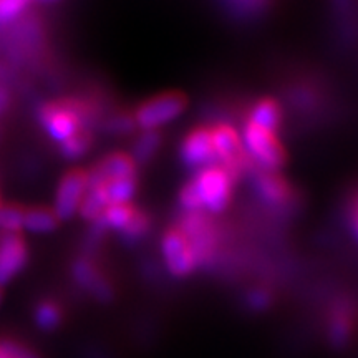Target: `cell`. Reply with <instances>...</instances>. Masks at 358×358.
<instances>
[{
	"label": "cell",
	"instance_id": "obj_2",
	"mask_svg": "<svg viewBox=\"0 0 358 358\" xmlns=\"http://www.w3.org/2000/svg\"><path fill=\"white\" fill-rule=\"evenodd\" d=\"M211 127L214 150H216L219 166H222L236 182L248 176L254 161L245 151L243 136L227 122H216Z\"/></svg>",
	"mask_w": 358,
	"mask_h": 358
},
{
	"label": "cell",
	"instance_id": "obj_29",
	"mask_svg": "<svg viewBox=\"0 0 358 358\" xmlns=\"http://www.w3.org/2000/svg\"><path fill=\"white\" fill-rule=\"evenodd\" d=\"M236 6L243 10H256L264 6V0H234Z\"/></svg>",
	"mask_w": 358,
	"mask_h": 358
},
{
	"label": "cell",
	"instance_id": "obj_1",
	"mask_svg": "<svg viewBox=\"0 0 358 358\" xmlns=\"http://www.w3.org/2000/svg\"><path fill=\"white\" fill-rule=\"evenodd\" d=\"M37 118L52 140L64 143L80 129H92L100 123V108L83 98H62L38 106Z\"/></svg>",
	"mask_w": 358,
	"mask_h": 358
},
{
	"label": "cell",
	"instance_id": "obj_15",
	"mask_svg": "<svg viewBox=\"0 0 358 358\" xmlns=\"http://www.w3.org/2000/svg\"><path fill=\"white\" fill-rule=\"evenodd\" d=\"M248 120L268 131L277 133L284 122V113H282L280 103L275 98L262 96L250 105Z\"/></svg>",
	"mask_w": 358,
	"mask_h": 358
},
{
	"label": "cell",
	"instance_id": "obj_21",
	"mask_svg": "<svg viewBox=\"0 0 358 358\" xmlns=\"http://www.w3.org/2000/svg\"><path fill=\"white\" fill-rule=\"evenodd\" d=\"M108 206V199H106L101 186H88V191L85 194L82 204H80L78 213L85 221L95 222Z\"/></svg>",
	"mask_w": 358,
	"mask_h": 358
},
{
	"label": "cell",
	"instance_id": "obj_25",
	"mask_svg": "<svg viewBox=\"0 0 358 358\" xmlns=\"http://www.w3.org/2000/svg\"><path fill=\"white\" fill-rule=\"evenodd\" d=\"M178 203L181 206L182 211L194 213V211H204L203 199H201L198 185H196L194 178H189L182 185L181 189L178 192Z\"/></svg>",
	"mask_w": 358,
	"mask_h": 358
},
{
	"label": "cell",
	"instance_id": "obj_32",
	"mask_svg": "<svg viewBox=\"0 0 358 358\" xmlns=\"http://www.w3.org/2000/svg\"><path fill=\"white\" fill-rule=\"evenodd\" d=\"M0 358H7V355H6V353H3L2 348H0Z\"/></svg>",
	"mask_w": 358,
	"mask_h": 358
},
{
	"label": "cell",
	"instance_id": "obj_35",
	"mask_svg": "<svg viewBox=\"0 0 358 358\" xmlns=\"http://www.w3.org/2000/svg\"><path fill=\"white\" fill-rule=\"evenodd\" d=\"M0 206H2V204H0Z\"/></svg>",
	"mask_w": 358,
	"mask_h": 358
},
{
	"label": "cell",
	"instance_id": "obj_9",
	"mask_svg": "<svg viewBox=\"0 0 358 358\" xmlns=\"http://www.w3.org/2000/svg\"><path fill=\"white\" fill-rule=\"evenodd\" d=\"M179 159L192 174L219 164L209 124H198L185 134L179 145Z\"/></svg>",
	"mask_w": 358,
	"mask_h": 358
},
{
	"label": "cell",
	"instance_id": "obj_27",
	"mask_svg": "<svg viewBox=\"0 0 358 358\" xmlns=\"http://www.w3.org/2000/svg\"><path fill=\"white\" fill-rule=\"evenodd\" d=\"M245 303L254 312H264L272 303V294L267 289H252L245 297Z\"/></svg>",
	"mask_w": 358,
	"mask_h": 358
},
{
	"label": "cell",
	"instance_id": "obj_12",
	"mask_svg": "<svg viewBox=\"0 0 358 358\" xmlns=\"http://www.w3.org/2000/svg\"><path fill=\"white\" fill-rule=\"evenodd\" d=\"M29 261V248L20 234L0 237V287L24 271Z\"/></svg>",
	"mask_w": 358,
	"mask_h": 358
},
{
	"label": "cell",
	"instance_id": "obj_6",
	"mask_svg": "<svg viewBox=\"0 0 358 358\" xmlns=\"http://www.w3.org/2000/svg\"><path fill=\"white\" fill-rule=\"evenodd\" d=\"M192 178L198 185L206 213L213 216V214H221L229 208L234 199V187L237 182L226 169L219 164H214V166L194 173Z\"/></svg>",
	"mask_w": 358,
	"mask_h": 358
},
{
	"label": "cell",
	"instance_id": "obj_22",
	"mask_svg": "<svg viewBox=\"0 0 358 358\" xmlns=\"http://www.w3.org/2000/svg\"><path fill=\"white\" fill-rule=\"evenodd\" d=\"M34 320L40 330L53 332L64 320V310H62V307L55 301H42L35 307Z\"/></svg>",
	"mask_w": 358,
	"mask_h": 358
},
{
	"label": "cell",
	"instance_id": "obj_19",
	"mask_svg": "<svg viewBox=\"0 0 358 358\" xmlns=\"http://www.w3.org/2000/svg\"><path fill=\"white\" fill-rule=\"evenodd\" d=\"M60 219L48 208H30L25 209L24 216V229L34 234H47V232L55 231Z\"/></svg>",
	"mask_w": 358,
	"mask_h": 358
},
{
	"label": "cell",
	"instance_id": "obj_14",
	"mask_svg": "<svg viewBox=\"0 0 358 358\" xmlns=\"http://www.w3.org/2000/svg\"><path fill=\"white\" fill-rule=\"evenodd\" d=\"M355 334V310L347 302L340 301L332 307L327 320V338L330 345L343 348L350 343Z\"/></svg>",
	"mask_w": 358,
	"mask_h": 358
},
{
	"label": "cell",
	"instance_id": "obj_5",
	"mask_svg": "<svg viewBox=\"0 0 358 358\" xmlns=\"http://www.w3.org/2000/svg\"><path fill=\"white\" fill-rule=\"evenodd\" d=\"M243 143L249 158L264 169L279 171L287 164V151L282 145L277 133L259 127V124L245 120L243 128Z\"/></svg>",
	"mask_w": 358,
	"mask_h": 358
},
{
	"label": "cell",
	"instance_id": "obj_30",
	"mask_svg": "<svg viewBox=\"0 0 358 358\" xmlns=\"http://www.w3.org/2000/svg\"><path fill=\"white\" fill-rule=\"evenodd\" d=\"M348 219H350V227H352L353 234H355V237L358 239V211L355 208H352L350 216H348Z\"/></svg>",
	"mask_w": 358,
	"mask_h": 358
},
{
	"label": "cell",
	"instance_id": "obj_11",
	"mask_svg": "<svg viewBox=\"0 0 358 358\" xmlns=\"http://www.w3.org/2000/svg\"><path fill=\"white\" fill-rule=\"evenodd\" d=\"M71 277L77 282L80 289L95 297L98 302L108 303L113 301L115 289L111 282L106 279L96 264L88 257H80L71 266Z\"/></svg>",
	"mask_w": 358,
	"mask_h": 358
},
{
	"label": "cell",
	"instance_id": "obj_16",
	"mask_svg": "<svg viewBox=\"0 0 358 358\" xmlns=\"http://www.w3.org/2000/svg\"><path fill=\"white\" fill-rule=\"evenodd\" d=\"M161 145H163V133L159 129H146L134 138L129 156L136 166H146L158 155Z\"/></svg>",
	"mask_w": 358,
	"mask_h": 358
},
{
	"label": "cell",
	"instance_id": "obj_13",
	"mask_svg": "<svg viewBox=\"0 0 358 358\" xmlns=\"http://www.w3.org/2000/svg\"><path fill=\"white\" fill-rule=\"evenodd\" d=\"M90 185H100V182L111 181V179L122 178H138V166L129 153L115 151L106 155L88 171Z\"/></svg>",
	"mask_w": 358,
	"mask_h": 358
},
{
	"label": "cell",
	"instance_id": "obj_26",
	"mask_svg": "<svg viewBox=\"0 0 358 358\" xmlns=\"http://www.w3.org/2000/svg\"><path fill=\"white\" fill-rule=\"evenodd\" d=\"M32 0H0V25L8 24L24 13Z\"/></svg>",
	"mask_w": 358,
	"mask_h": 358
},
{
	"label": "cell",
	"instance_id": "obj_34",
	"mask_svg": "<svg viewBox=\"0 0 358 358\" xmlns=\"http://www.w3.org/2000/svg\"><path fill=\"white\" fill-rule=\"evenodd\" d=\"M0 302H2V290H0Z\"/></svg>",
	"mask_w": 358,
	"mask_h": 358
},
{
	"label": "cell",
	"instance_id": "obj_18",
	"mask_svg": "<svg viewBox=\"0 0 358 358\" xmlns=\"http://www.w3.org/2000/svg\"><path fill=\"white\" fill-rule=\"evenodd\" d=\"M151 227H153V217H151V214L148 213L146 209L136 206L129 222L123 227L122 232H118V234L123 239V243L133 245L145 239V237L150 234Z\"/></svg>",
	"mask_w": 358,
	"mask_h": 358
},
{
	"label": "cell",
	"instance_id": "obj_17",
	"mask_svg": "<svg viewBox=\"0 0 358 358\" xmlns=\"http://www.w3.org/2000/svg\"><path fill=\"white\" fill-rule=\"evenodd\" d=\"M88 186H101L105 191L108 204H127L131 203V199L136 194L140 181L138 178H122L111 179V181L100 182V185H88Z\"/></svg>",
	"mask_w": 358,
	"mask_h": 358
},
{
	"label": "cell",
	"instance_id": "obj_33",
	"mask_svg": "<svg viewBox=\"0 0 358 358\" xmlns=\"http://www.w3.org/2000/svg\"><path fill=\"white\" fill-rule=\"evenodd\" d=\"M353 208H355L357 211H358V196H357V199H355V204H353Z\"/></svg>",
	"mask_w": 358,
	"mask_h": 358
},
{
	"label": "cell",
	"instance_id": "obj_24",
	"mask_svg": "<svg viewBox=\"0 0 358 358\" xmlns=\"http://www.w3.org/2000/svg\"><path fill=\"white\" fill-rule=\"evenodd\" d=\"M25 209L17 204L0 206V229L6 234H19L24 229Z\"/></svg>",
	"mask_w": 358,
	"mask_h": 358
},
{
	"label": "cell",
	"instance_id": "obj_20",
	"mask_svg": "<svg viewBox=\"0 0 358 358\" xmlns=\"http://www.w3.org/2000/svg\"><path fill=\"white\" fill-rule=\"evenodd\" d=\"M93 141H95L93 129H80L78 133H75L73 136L69 138V140L60 143L58 151H60L62 158L64 159L75 161V159L83 158V156L92 150Z\"/></svg>",
	"mask_w": 358,
	"mask_h": 358
},
{
	"label": "cell",
	"instance_id": "obj_4",
	"mask_svg": "<svg viewBox=\"0 0 358 358\" xmlns=\"http://www.w3.org/2000/svg\"><path fill=\"white\" fill-rule=\"evenodd\" d=\"M252 182L257 198L275 213H292L299 204V194L294 189L289 179L282 176L279 171H268L257 166L250 168L248 173Z\"/></svg>",
	"mask_w": 358,
	"mask_h": 358
},
{
	"label": "cell",
	"instance_id": "obj_23",
	"mask_svg": "<svg viewBox=\"0 0 358 358\" xmlns=\"http://www.w3.org/2000/svg\"><path fill=\"white\" fill-rule=\"evenodd\" d=\"M136 122L131 111H115L100 122L101 131L115 134V136H124V134H131L136 131Z\"/></svg>",
	"mask_w": 358,
	"mask_h": 358
},
{
	"label": "cell",
	"instance_id": "obj_7",
	"mask_svg": "<svg viewBox=\"0 0 358 358\" xmlns=\"http://www.w3.org/2000/svg\"><path fill=\"white\" fill-rule=\"evenodd\" d=\"M187 108V98L181 92H168L148 98L136 110L133 111L134 122L141 131L146 129H158L163 124H168L178 116L185 113Z\"/></svg>",
	"mask_w": 358,
	"mask_h": 358
},
{
	"label": "cell",
	"instance_id": "obj_3",
	"mask_svg": "<svg viewBox=\"0 0 358 358\" xmlns=\"http://www.w3.org/2000/svg\"><path fill=\"white\" fill-rule=\"evenodd\" d=\"M174 224L189 239L198 267L213 264V259L216 256L219 248V241H221V234H219V227L214 222L211 214L206 211H181L178 221Z\"/></svg>",
	"mask_w": 358,
	"mask_h": 358
},
{
	"label": "cell",
	"instance_id": "obj_10",
	"mask_svg": "<svg viewBox=\"0 0 358 358\" xmlns=\"http://www.w3.org/2000/svg\"><path fill=\"white\" fill-rule=\"evenodd\" d=\"M90 176L85 169H71L58 182L53 213L60 221H69L78 213L80 204L88 191Z\"/></svg>",
	"mask_w": 358,
	"mask_h": 358
},
{
	"label": "cell",
	"instance_id": "obj_8",
	"mask_svg": "<svg viewBox=\"0 0 358 358\" xmlns=\"http://www.w3.org/2000/svg\"><path fill=\"white\" fill-rule=\"evenodd\" d=\"M161 254H163L169 274L178 277V279L191 275L198 268V262H196L194 250H192L189 239L176 224H171L163 231Z\"/></svg>",
	"mask_w": 358,
	"mask_h": 358
},
{
	"label": "cell",
	"instance_id": "obj_31",
	"mask_svg": "<svg viewBox=\"0 0 358 358\" xmlns=\"http://www.w3.org/2000/svg\"><path fill=\"white\" fill-rule=\"evenodd\" d=\"M7 106H8V95L6 90L0 88V115L7 110Z\"/></svg>",
	"mask_w": 358,
	"mask_h": 358
},
{
	"label": "cell",
	"instance_id": "obj_28",
	"mask_svg": "<svg viewBox=\"0 0 358 358\" xmlns=\"http://www.w3.org/2000/svg\"><path fill=\"white\" fill-rule=\"evenodd\" d=\"M0 348L6 353L7 358H38L29 347L22 345V343L10 338L0 340Z\"/></svg>",
	"mask_w": 358,
	"mask_h": 358
}]
</instances>
